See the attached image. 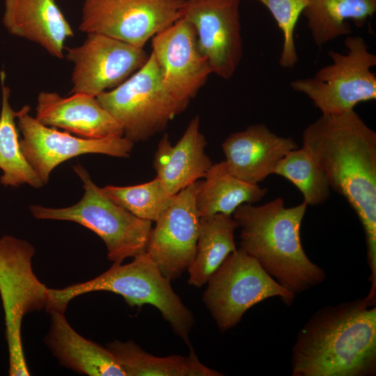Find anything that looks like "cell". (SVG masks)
<instances>
[{
	"instance_id": "obj_15",
	"label": "cell",
	"mask_w": 376,
	"mask_h": 376,
	"mask_svg": "<svg viewBox=\"0 0 376 376\" xmlns=\"http://www.w3.org/2000/svg\"><path fill=\"white\" fill-rule=\"evenodd\" d=\"M152 49L165 87L189 103L212 73L194 26L182 16L152 38Z\"/></svg>"
},
{
	"instance_id": "obj_22",
	"label": "cell",
	"mask_w": 376,
	"mask_h": 376,
	"mask_svg": "<svg viewBox=\"0 0 376 376\" xmlns=\"http://www.w3.org/2000/svg\"><path fill=\"white\" fill-rule=\"evenodd\" d=\"M107 349L115 357L126 376H221L223 374L203 365L193 348L188 356L156 357L133 340H113Z\"/></svg>"
},
{
	"instance_id": "obj_6",
	"label": "cell",
	"mask_w": 376,
	"mask_h": 376,
	"mask_svg": "<svg viewBox=\"0 0 376 376\" xmlns=\"http://www.w3.org/2000/svg\"><path fill=\"white\" fill-rule=\"evenodd\" d=\"M96 97L120 123L123 136L132 143L146 141L164 130L189 104L165 87L152 54L131 77Z\"/></svg>"
},
{
	"instance_id": "obj_2",
	"label": "cell",
	"mask_w": 376,
	"mask_h": 376,
	"mask_svg": "<svg viewBox=\"0 0 376 376\" xmlns=\"http://www.w3.org/2000/svg\"><path fill=\"white\" fill-rule=\"evenodd\" d=\"M293 376L376 373V306L366 297L316 311L292 351Z\"/></svg>"
},
{
	"instance_id": "obj_10",
	"label": "cell",
	"mask_w": 376,
	"mask_h": 376,
	"mask_svg": "<svg viewBox=\"0 0 376 376\" xmlns=\"http://www.w3.org/2000/svg\"><path fill=\"white\" fill-rule=\"evenodd\" d=\"M187 0H84L80 31L139 48L183 15Z\"/></svg>"
},
{
	"instance_id": "obj_28",
	"label": "cell",
	"mask_w": 376,
	"mask_h": 376,
	"mask_svg": "<svg viewBox=\"0 0 376 376\" xmlns=\"http://www.w3.org/2000/svg\"><path fill=\"white\" fill-rule=\"evenodd\" d=\"M272 13L283 36L279 64L283 68H291L298 60L294 31L301 13L309 0H257Z\"/></svg>"
},
{
	"instance_id": "obj_7",
	"label": "cell",
	"mask_w": 376,
	"mask_h": 376,
	"mask_svg": "<svg viewBox=\"0 0 376 376\" xmlns=\"http://www.w3.org/2000/svg\"><path fill=\"white\" fill-rule=\"evenodd\" d=\"M34 247L28 242L6 235L0 238V294L5 314L10 376H28L21 338L23 318L47 307L49 288L32 268Z\"/></svg>"
},
{
	"instance_id": "obj_18",
	"label": "cell",
	"mask_w": 376,
	"mask_h": 376,
	"mask_svg": "<svg viewBox=\"0 0 376 376\" xmlns=\"http://www.w3.org/2000/svg\"><path fill=\"white\" fill-rule=\"evenodd\" d=\"M207 141L200 130V118L194 117L184 134L173 146L167 134L159 141L153 167L168 192L174 196L187 186L205 178L212 165L205 153Z\"/></svg>"
},
{
	"instance_id": "obj_24",
	"label": "cell",
	"mask_w": 376,
	"mask_h": 376,
	"mask_svg": "<svg viewBox=\"0 0 376 376\" xmlns=\"http://www.w3.org/2000/svg\"><path fill=\"white\" fill-rule=\"evenodd\" d=\"M376 10V0H309L303 14L315 44L319 47L349 35L352 20L361 27Z\"/></svg>"
},
{
	"instance_id": "obj_5",
	"label": "cell",
	"mask_w": 376,
	"mask_h": 376,
	"mask_svg": "<svg viewBox=\"0 0 376 376\" xmlns=\"http://www.w3.org/2000/svg\"><path fill=\"white\" fill-rule=\"evenodd\" d=\"M73 168L84 184L81 199L64 208L31 205L34 217L73 221L90 229L104 242L108 259L113 263L145 253L152 221L136 217L113 201L93 182L82 166Z\"/></svg>"
},
{
	"instance_id": "obj_4",
	"label": "cell",
	"mask_w": 376,
	"mask_h": 376,
	"mask_svg": "<svg viewBox=\"0 0 376 376\" xmlns=\"http://www.w3.org/2000/svg\"><path fill=\"white\" fill-rule=\"evenodd\" d=\"M95 291L119 295L130 307L150 304L157 308L175 334L192 348L190 333L195 322L193 313L146 252L125 265L114 263L106 272L88 281L62 289L49 288V303L45 310L65 313L72 299Z\"/></svg>"
},
{
	"instance_id": "obj_14",
	"label": "cell",
	"mask_w": 376,
	"mask_h": 376,
	"mask_svg": "<svg viewBox=\"0 0 376 376\" xmlns=\"http://www.w3.org/2000/svg\"><path fill=\"white\" fill-rule=\"evenodd\" d=\"M240 0H187L183 17L194 26L201 52L212 73L224 79L242 57Z\"/></svg>"
},
{
	"instance_id": "obj_3",
	"label": "cell",
	"mask_w": 376,
	"mask_h": 376,
	"mask_svg": "<svg viewBox=\"0 0 376 376\" xmlns=\"http://www.w3.org/2000/svg\"><path fill=\"white\" fill-rule=\"evenodd\" d=\"M307 205L286 207L278 197L261 205L244 203L233 217L240 228L241 248L295 296L322 283L324 270L305 253L300 237Z\"/></svg>"
},
{
	"instance_id": "obj_11",
	"label": "cell",
	"mask_w": 376,
	"mask_h": 376,
	"mask_svg": "<svg viewBox=\"0 0 376 376\" xmlns=\"http://www.w3.org/2000/svg\"><path fill=\"white\" fill-rule=\"evenodd\" d=\"M65 56L74 65L70 94L95 97L121 84L149 57L143 48L100 33H88L82 45L68 49Z\"/></svg>"
},
{
	"instance_id": "obj_26",
	"label": "cell",
	"mask_w": 376,
	"mask_h": 376,
	"mask_svg": "<svg viewBox=\"0 0 376 376\" xmlns=\"http://www.w3.org/2000/svg\"><path fill=\"white\" fill-rule=\"evenodd\" d=\"M274 174L290 181L303 194L307 205L324 203L330 186L320 165L304 146L288 152L277 164Z\"/></svg>"
},
{
	"instance_id": "obj_12",
	"label": "cell",
	"mask_w": 376,
	"mask_h": 376,
	"mask_svg": "<svg viewBox=\"0 0 376 376\" xmlns=\"http://www.w3.org/2000/svg\"><path fill=\"white\" fill-rule=\"evenodd\" d=\"M29 111V105L18 111L17 125L23 136L19 146L43 184L48 182L54 168L74 157L97 153L127 157L132 150L134 143L124 136L105 139L74 136L44 125L30 116Z\"/></svg>"
},
{
	"instance_id": "obj_21",
	"label": "cell",
	"mask_w": 376,
	"mask_h": 376,
	"mask_svg": "<svg viewBox=\"0 0 376 376\" xmlns=\"http://www.w3.org/2000/svg\"><path fill=\"white\" fill-rule=\"evenodd\" d=\"M267 193L258 184L244 182L231 174L225 161L212 164L201 181L196 205L199 217L218 213L232 215L244 203L260 201Z\"/></svg>"
},
{
	"instance_id": "obj_17",
	"label": "cell",
	"mask_w": 376,
	"mask_h": 376,
	"mask_svg": "<svg viewBox=\"0 0 376 376\" xmlns=\"http://www.w3.org/2000/svg\"><path fill=\"white\" fill-rule=\"evenodd\" d=\"M36 118L44 125L64 129L86 139L123 136L120 123L99 103L82 93L62 97L41 91L37 97Z\"/></svg>"
},
{
	"instance_id": "obj_27",
	"label": "cell",
	"mask_w": 376,
	"mask_h": 376,
	"mask_svg": "<svg viewBox=\"0 0 376 376\" xmlns=\"http://www.w3.org/2000/svg\"><path fill=\"white\" fill-rule=\"evenodd\" d=\"M113 201L136 217L156 221L169 205L174 196L171 195L160 179L137 185L117 187L108 185L102 188Z\"/></svg>"
},
{
	"instance_id": "obj_8",
	"label": "cell",
	"mask_w": 376,
	"mask_h": 376,
	"mask_svg": "<svg viewBox=\"0 0 376 376\" xmlns=\"http://www.w3.org/2000/svg\"><path fill=\"white\" fill-rule=\"evenodd\" d=\"M347 52L329 51L331 63L313 77L294 80L291 88L311 99L322 115H336L354 109L359 102L376 98V76L370 69L376 56L361 36H347Z\"/></svg>"
},
{
	"instance_id": "obj_23",
	"label": "cell",
	"mask_w": 376,
	"mask_h": 376,
	"mask_svg": "<svg viewBox=\"0 0 376 376\" xmlns=\"http://www.w3.org/2000/svg\"><path fill=\"white\" fill-rule=\"evenodd\" d=\"M237 228L231 215L218 213L200 218L195 256L187 268L190 285L202 287L236 249L234 233Z\"/></svg>"
},
{
	"instance_id": "obj_13",
	"label": "cell",
	"mask_w": 376,
	"mask_h": 376,
	"mask_svg": "<svg viewBox=\"0 0 376 376\" xmlns=\"http://www.w3.org/2000/svg\"><path fill=\"white\" fill-rule=\"evenodd\" d=\"M201 182L174 195L150 235L146 252L171 281L180 277L195 256L200 221L196 198Z\"/></svg>"
},
{
	"instance_id": "obj_16",
	"label": "cell",
	"mask_w": 376,
	"mask_h": 376,
	"mask_svg": "<svg viewBox=\"0 0 376 376\" xmlns=\"http://www.w3.org/2000/svg\"><path fill=\"white\" fill-rule=\"evenodd\" d=\"M221 146L229 172L256 185L273 174L279 162L288 152L298 148L291 137L278 136L264 124L249 125L230 134Z\"/></svg>"
},
{
	"instance_id": "obj_20",
	"label": "cell",
	"mask_w": 376,
	"mask_h": 376,
	"mask_svg": "<svg viewBox=\"0 0 376 376\" xmlns=\"http://www.w3.org/2000/svg\"><path fill=\"white\" fill-rule=\"evenodd\" d=\"M49 313L50 327L44 341L61 365L89 376H126L107 347L79 334L63 312L54 310Z\"/></svg>"
},
{
	"instance_id": "obj_1",
	"label": "cell",
	"mask_w": 376,
	"mask_h": 376,
	"mask_svg": "<svg viewBox=\"0 0 376 376\" xmlns=\"http://www.w3.org/2000/svg\"><path fill=\"white\" fill-rule=\"evenodd\" d=\"M303 146L343 196L364 230L370 291H376V133L351 109L322 115L303 132Z\"/></svg>"
},
{
	"instance_id": "obj_25",
	"label": "cell",
	"mask_w": 376,
	"mask_h": 376,
	"mask_svg": "<svg viewBox=\"0 0 376 376\" xmlns=\"http://www.w3.org/2000/svg\"><path fill=\"white\" fill-rule=\"evenodd\" d=\"M6 74L0 72L2 106L0 113V182L4 186L17 187L28 184L40 188L43 182L22 152L15 119L18 111L10 104V90L5 84Z\"/></svg>"
},
{
	"instance_id": "obj_19",
	"label": "cell",
	"mask_w": 376,
	"mask_h": 376,
	"mask_svg": "<svg viewBox=\"0 0 376 376\" xmlns=\"http://www.w3.org/2000/svg\"><path fill=\"white\" fill-rule=\"evenodd\" d=\"M3 24L10 34L40 45L58 58H63L66 40L74 36L55 0H5Z\"/></svg>"
},
{
	"instance_id": "obj_9",
	"label": "cell",
	"mask_w": 376,
	"mask_h": 376,
	"mask_svg": "<svg viewBox=\"0 0 376 376\" xmlns=\"http://www.w3.org/2000/svg\"><path fill=\"white\" fill-rule=\"evenodd\" d=\"M203 301L221 332L235 327L254 305L278 297L288 306L295 295L241 247L231 252L207 280Z\"/></svg>"
}]
</instances>
